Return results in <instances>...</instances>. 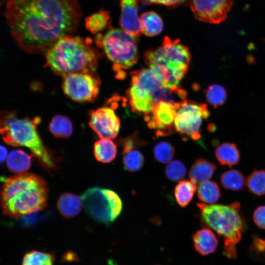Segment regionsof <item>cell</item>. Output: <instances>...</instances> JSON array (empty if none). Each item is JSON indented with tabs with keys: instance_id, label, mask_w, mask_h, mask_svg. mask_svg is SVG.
Masks as SVG:
<instances>
[{
	"instance_id": "obj_1",
	"label": "cell",
	"mask_w": 265,
	"mask_h": 265,
	"mask_svg": "<svg viewBox=\"0 0 265 265\" xmlns=\"http://www.w3.org/2000/svg\"><path fill=\"white\" fill-rule=\"evenodd\" d=\"M5 17L22 49L45 54L59 39L77 31L81 12L77 0H7Z\"/></svg>"
},
{
	"instance_id": "obj_2",
	"label": "cell",
	"mask_w": 265,
	"mask_h": 265,
	"mask_svg": "<svg viewBox=\"0 0 265 265\" xmlns=\"http://www.w3.org/2000/svg\"><path fill=\"white\" fill-rule=\"evenodd\" d=\"M48 197L45 181L36 174L25 172L3 180L0 202L5 215L19 218L43 210Z\"/></svg>"
},
{
	"instance_id": "obj_3",
	"label": "cell",
	"mask_w": 265,
	"mask_h": 265,
	"mask_svg": "<svg viewBox=\"0 0 265 265\" xmlns=\"http://www.w3.org/2000/svg\"><path fill=\"white\" fill-rule=\"evenodd\" d=\"M45 54V66L62 76L73 73L94 71L100 57L91 39L73 35L59 39Z\"/></svg>"
},
{
	"instance_id": "obj_4",
	"label": "cell",
	"mask_w": 265,
	"mask_h": 265,
	"mask_svg": "<svg viewBox=\"0 0 265 265\" xmlns=\"http://www.w3.org/2000/svg\"><path fill=\"white\" fill-rule=\"evenodd\" d=\"M40 121L38 117L20 118L15 111H1L0 135L8 145L27 148L42 165L53 169L56 167L55 161L45 147L37 131Z\"/></svg>"
},
{
	"instance_id": "obj_5",
	"label": "cell",
	"mask_w": 265,
	"mask_h": 265,
	"mask_svg": "<svg viewBox=\"0 0 265 265\" xmlns=\"http://www.w3.org/2000/svg\"><path fill=\"white\" fill-rule=\"evenodd\" d=\"M203 222L224 239V253L228 258L237 257L236 245L246 228L240 213V204L229 205L197 203Z\"/></svg>"
},
{
	"instance_id": "obj_6",
	"label": "cell",
	"mask_w": 265,
	"mask_h": 265,
	"mask_svg": "<svg viewBox=\"0 0 265 265\" xmlns=\"http://www.w3.org/2000/svg\"><path fill=\"white\" fill-rule=\"evenodd\" d=\"M149 68L160 76L168 84L179 86L186 74L191 60L187 47L179 39L164 37L160 46L144 53Z\"/></svg>"
},
{
	"instance_id": "obj_7",
	"label": "cell",
	"mask_w": 265,
	"mask_h": 265,
	"mask_svg": "<svg viewBox=\"0 0 265 265\" xmlns=\"http://www.w3.org/2000/svg\"><path fill=\"white\" fill-rule=\"evenodd\" d=\"M137 38L122 28H110L104 34H98L95 42L112 63L116 77L124 79L125 70L134 65L138 59Z\"/></svg>"
},
{
	"instance_id": "obj_8",
	"label": "cell",
	"mask_w": 265,
	"mask_h": 265,
	"mask_svg": "<svg viewBox=\"0 0 265 265\" xmlns=\"http://www.w3.org/2000/svg\"><path fill=\"white\" fill-rule=\"evenodd\" d=\"M81 197L88 215L98 222L109 224L118 217L122 211V201L112 190L93 187L87 189Z\"/></svg>"
},
{
	"instance_id": "obj_9",
	"label": "cell",
	"mask_w": 265,
	"mask_h": 265,
	"mask_svg": "<svg viewBox=\"0 0 265 265\" xmlns=\"http://www.w3.org/2000/svg\"><path fill=\"white\" fill-rule=\"evenodd\" d=\"M207 105L184 100L177 110L174 128L184 138L198 140L201 137L200 128L204 119L210 116Z\"/></svg>"
},
{
	"instance_id": "obj_10",
	"label": "cell",
	"mask_w": 265,
	"mask_h": 265,
	"mask_svg": "<svg viewBox=\"0 0 265 265\" xmlns=\"http://www.w3.org/2000/svg\"><path fill=\"white\" fill-rule=\"evenodd\" d=\"M63 76L62 89L77 102H92L99 94L101 80L94 71L69 73Z\"/></svg>"
},
{
	"instance_id": "obj_11",
	"label": "cell",
	"mask_w": 265,
	"mask_h": 265,
	"mask_svg": "<svg viewBox=\"0 0 265 265\" xmlns=\"http://www.w3.org/2000/svg\"><path fill=\"white\" fill-rule=\"evenodd\" d=\"M182 103L173 104L160 102L154 106L149 114L144 115L148 127L155 131L157 137L168 135L173 132L176 113Z\"/></svg>"
},
{
	"instance_id": "obj_12",
	"label": "cell",
	"mask_w": 265,
	"mask_h": 265,
	"mask_svg": "<svg viewBox=\"0 0 265 265\" xmlns=\"http://www.w3.org/2000/svg\"><path fill=\"white\" fill-rule=\"evenodd\" d=\"M233 4V0H190V6L195 18L214 24L226 19Z\"/></svg>"
},
{
	"instance_id": "obj_13",
	"label": "cell",
	"mask_w": 265,
	"mask_h": 265,
	"mask_svg": "<svg viewBox=\"0 0 265 265\" xmlns=\"http://www.w3.org/2000/svg\"><path fill=\"white\" fill-rule=\"evenodd\" d=\"M89 125L101 138L112 139L118 134L120 121L112 107L104 106L89 111Z\"/></svg>"
},
{
	"instance_id": "obj_14",
	"label": "cell",
	"mask_w": 265,
	"mask_h": 265,
	"mask_svg": "<svg viewBox=\"0 0 265 265\" xmlns=\"http://www.w3.org/2000/svg\"><path fill=\"white\" fill-rule=\"evenodd\" d=\"M120 25L122 29L137 38L142 33L138 15V0H120Z\"/></svg>"
},
{
	"instance_id": "obj_15",
	"label": "cell",
	"mask_w": 265,
	"mask_h": 265,
	"mask_svg": "<svg viewBox=\"0 0 265 265\" xmlns=\"http://www.w3.org/2000/svg\"><path fill=\"white\" fill-rule=\"evenodd\" d=\"M127 95L132 110L144 116L152 110L155 103L149 93L136 83L131 81Z\"/></svg>"
},
{
	"instance_id": "obj_16",
	"label": "cell",
	"mask_w": 265,
	"mask_h": 265,
	"mask_svg": "<svg viewBox=\"0 0 265 265\" xmlns=\"http://www.w3.org/2000/svg\"><path fill=\"white\" fill-rule=\"evenodd\" d=\"M195 251L203 256L213 253L218 244L215 234L210 229L204 228L197 230L192 237Z\"/></svg>"
},
{
	"instance_id": "obj_17",
	"label": "cell",
	"mask_w": 265,
	"mask_h": 265,
	"mask_svg": "<svg viewBox=\"0 0 265 265\" xmlns=\"http://www.w3.org/2000/svg\"><path fill=\"white\" fill-rule=\"evenodd\" d=\"M216 166L204 159H198L192 164L188 176L191 182L200 184L208 181L216 170Z\"/></svg>"
},
{
	"instance_id": "obj_18",
	"label": "cell",
	"mask_w": 265,
	"mask_h": 265,
	"mask_svg": "<svg viewBox=\"0 0 265 265\" xmlns=\"http://www.w3.org/2000/svg\"><path fill=\"white\" fill-rule=\"evenodd\" d=\"M82 202L75 194L67 192L61 195L57 202V208L64 217L71 218L77 215L80 212Z\"/></svg>"
},
{
	"instance_id": "obj_19",
	"label": "cell",
	"mask_w": 265,
	"mask_h": 265,
	"mask_svg": "<svg viewBox=\"0 0 265 265\" xmlns=\"http://www.w3.org/2000/svg\"><path fill=\"white\" fill-rule=\"evenodd\" d=\"M215 156L222 165L232 167L237 164L240 160V153L234 143L225 142L217 147Z\"/></svg>"
},
{
	"instance_id": "obj_20",
	"label": "cell",
	"mask_w": 265,
	"mask_h": 265,
	"mask_svg": "<svg viewBox=\"0 0 265 265\" xmlns=\"http://www.w3.org/2000/svg\"><path fill=\"white\" fill-rule=\"evenodd\" d=\"M95 159L102 163H109L115 158L117 149L115 143L111 139L101 138L94 145Z\"/></svg>"
},
{
	"instance_id": "obj_21",
	"label": "cell",
	"mask_w": 265,
	"mask_h": 265,
	"mask_svg": "<svg viewBox=\"0 0 265 265\" xmlns=\"http://www.w3.org/2000/svg\"><path fill=\"white\" fill-rule=\"evenodd\" d=\"M31 156L24 151L18 149L12 151L8 156L7 166L13 173H25L30 167Z\"/></svg>"
},
{
	"instance_id": "obj_22",
	"label": "cell",
	"mask_w": 265,
	"mask_h": 265,
	"mask_svg": "<svg viewBox=\"0 0 265 265\" xmlns=\"http://www.w3.org/2000/svg\"><path fill=\"white\" fill-rule=\"evenodd\" d=\"M140 19L142 33L148 36L159 34L162 30L163 24L161 17L156 12L149 11L141 14Z\"/></svg>"
},
{
	"instance_id": "obj_23",
	"label": "cell",
	"mask_w": 265,
	"mask_h": 265,
	"mask_svg": "<svg viewBox=\"0 0 265 265\" xmlns=\"http://www.w3.org/2000/svg\"><path fill=\"white\" fill-rule=\"evenodd\" d=\"M51 132L57 138H67L73 133V126L70 119L66 116L56 115L49 124Z\"/></svg>"
},
{
	"instance_id": "obj_24",
	"label": "cell",
	"mask_w": 265,
	"mask_h": 265,
	"mask_svg": "<svg viewBox=\"0 0 265 265\" xmlns=\"http://www.w3.org/2000/svg\"><path fill=\"white\" fill-rule=\"evenodd\" d=\"M196 189L195 184L192 182L186 180L180 181L174 189L177 203L181 207H186L192 200Z\"/></svg>"
},
{
	"instance_id": "obj_25",
	"label": "cell",
	"mask_w": 265,
	"mask_h": 265,
	"mask_svg": "<svg viewBox=\"0 0 265 265\" xmlns=\"http://www.w3.org/2000/svg\"><path fill=\"white\" fill-rule=\"evenodd\" d=\"M220 196V188L216 182L208 180L199 184L197 196L201 201L212 204L219 200Z\"/></svg>"
},
{
	"instance_id": "obj_26",
	"label": "cell",
	"mask_w": 265,
	"mask_h": 265,
	"mask_svg": "<svg viewBox=\"0 0 265 265\" xmlns=\"http://www.w3.org/2000/svg\"><path fill=\"white\" fill-rule=\"evenodd\" d=\"M220 183L225 189L238 191L245 185L242 174L238 170L231 169L223 173L220 176Z\"/></svg>"
},
{
	"instance_id": "obj_27",
	"label": "cell",
	"mask_w": 265,
	"mask_h": 265,
	"mask_svg": "<svg viewBox=\"0 0 265 265\" xmlns=\"http://www.w3.org/2000/svg\"><path fill=\"white\" fill-rule=\"evenodd\" d=\"M109 20V12L101 10L86 17L85 26L89 31L96 34L104 30L108 26Z\"/></svg>"
},
{
	"instance_id": "obj_28",
	"label": "cell",
	"mask_w": 265,
	"mask_h": 265,
	"mask_svg": "<svg viewBox=\"0 0 265 265\" xmlns=\"http://www.w3.org/2000/svg\"><path fill=\"white\" fill-rule=\"evenodd\" d=\"M54 260L53 253L33 250L25 255L21 265H53Z\"/></svg>"
},
{
	"instance_id": "obj_29",
	"label": "cell",
	"mask_w": 265,
	"mask_h": 265,
	"mask_svg": "<svg viewBox=\"0 0 265 265\" xmlns=\"http://www.w3.org/2000/svg\"><path fill=\"white\" fill-rule=\"evenodd\" d=\"M245 185L253 194L258 196L265 195V170H254L247 178Z\"/></svg>"
},
{
	"instance_id": "obj_30",
	"label": "cell",
	"mask_w": 265,
	"mask_h": 265,
	"mask_svg": "<svg viewBox=\"0 0 265 265\" xmlns=\"http://www.w3.org/2000/svg\"><path fill=\"white\" fill-rule=\"evenodd\" d=\"M123 164L124 168L130 172H136L140 170L144 163L143 154L135 149L123 154Z\"/></svg>"
},
{
	"instance_id": "obj_31",
	"label": "cell",
	"mask_w": 265,
	"mask_h": 265,
	"mask_svg": "<svg viewBox=\"0 0 265 265\" xmlns=\"http://www.w3.org/2000/svg\"><path fill=\"white\" fill-rule=\"evenodd\" d=\"M205 95L207 102L215 108L224 105L227 97L225 88L217 84L210 85L206 90Z\"/></svg>"
},
{
	"instance_id": "obj_32",
	"label": "cell",
	"mask_w": 265,
	"mask_h": 265,
	"mask_svg": "<svg viewBox=\"0 0 265 265\" xmlns=\"http://www.w3.org/2000/svg\"><path fill=\"white\" fill-rule=\"evenodd\" d=\"M175 149L172 144L167 141H162L154 147L153 154L155 159L162 163H168L173 159Z\"/></svg>"
},
{
	"instance_id": "obj_33",
	"label": "cell",
	"mask_w": 265,
	"mask_h": 265,
	"mask_svg": "<svg viewBox=\"0 0 265 265\" xmlns=\"http://www.w3.org/2000/svg\"><path fill=\"white\" fill-rule=\"evenodd\" d=\"M186 173V169L185 164L178 160L171 161L165 168L166 176L173 182L182 180L185 178Z\"/></svg>"
},
{
	"instance_id": "obj_34",
	"label": "cell",
	"mask_w": 265,
	"mask_h": 265,
	"mask_svg": "<svg viewBox=\"0 0 265 265\" xmlns=\"http://www.w3.org/2000/svg\"><path fill=\"white\" fill-rule=\"evenodd\" d=\"M249 255L254 260L265 262V239L257 236H253L249 249Z\"/></svg>"
},
{
	"instance_id": "obj_35",
	"label": "cell",
	"mask_w": 265,
	"mask_h": 265,
	"mask_svg": "<svg viewBox=\"0 0 265 265\" xmlns=\"http://www.w3.org/2000/svg\"><path fill=\"white\" fill-rule=\"evenodd\" d=\"M120 143L122 147V154L135 149L136 147L143 143V141H140L136 135H132L124 138L120 141Z\"/></svg>"
},
{
	"instance_id": "obj_36",
	"label": "cell",
	"mask_w": 265,
	"mask_h": 265,
	"mask_svg": "<svg viewBox=\"0 0 265 265\" xmlns=\"http://www.w3.org/2000/svg\"><path fill=\"white\" fill-rule=\"evenodd\" d=\"M253 220L258 227L265 229V206H259L255 210Z\"/></svg>"
},
{
	"instance_id": "obj_37",
	"label": "cell",
	"mask_w": 265,
	"mask_h": 265,
	"mask_svg": "<svg viewBox=\"0 0 265 265\" xmlns=\"http://www.w3.org/2000/svg\"><path fill=\"white\" fill-rule=\"evenodd\" d=\"M188 0H141L145 4L155 3L168 6H176L185 3Z\"/></svg>"
},
{
	"instance_id": "obj_38",
	"label": "cell",
	"mask_w": 265,
	"mask_h": 265,
	"mask_svg": "<svg viewBox=\"0 0 265 265\" xmlns=\"http://www.w3.org/2000/svg\"><path fill=\"white\" fill-rule=\"evenodd\" d=\"M8 157V151L3 146L0 145V162L4 161Z\"/></svg>"
},
{
	"instance_id": "obj_39",
	"label": "cell",
	"mask_w": 265,
	"mask_h": 265,
	"mask_svg": "<svg viewBox=\"0 0 265 265\" xmlns=\"http://www.w3.org/2000/svg\"></svg>"
}]
</instances>
